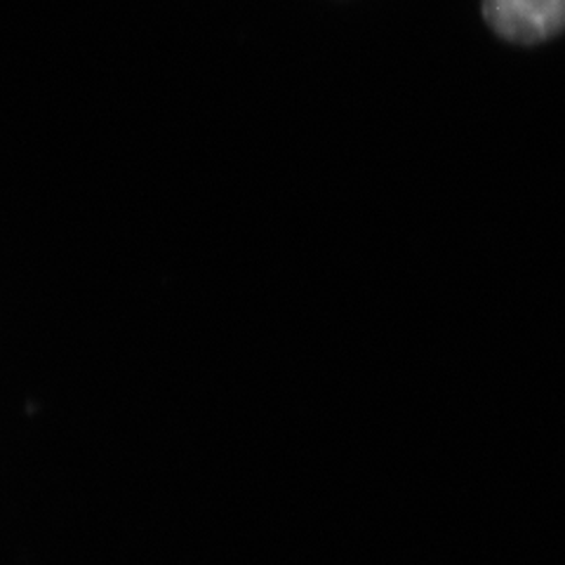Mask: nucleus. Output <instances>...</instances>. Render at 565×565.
Masks as SVG:
<instances>
[{
    "instance_id": "nucleus-1",
    "label": "nucleus",
    "mask_w": 565,
    "mask_h": 565,
    "mask_svg": "<svg viewBox=\"0 0 565 565\" xmlns=\"http://www.w3.org/2000/svg\"><path fill=\"white\" fill-rule=\"evenodd\" d=\"M483 17L504 41L533 45L565 29V0H483Z\"/></svg>"
}]
</instances>
